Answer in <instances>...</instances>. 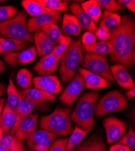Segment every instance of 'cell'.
<instances>
[{
    "label": "cell",
    "instance_id": "obj_1",
    "mask_svg": "<svg viewBox=\"0 0 135 151\" xmlns=\"http://www.w3.org/2000/svg\"><path fill=\"white\" fill-rule=\"evenodd\" d=\"M108 41L113 46L112 62L130 70L133 65L132 53L135 44V22L130 15H123L119 27L111 32Z\"/></svg>",
    "mask_w": 135,
    "mask_h": 151
},
{
    "label": "cell",
    "instance_id": "obj_2",
    "mask_svg": "<svg viewBox=\"0 0 135 151\" xmlns=\"http://www.w3.org/2000/svg\"><path fill=\"white\" fill-rule=\"evenodd\" d=\"M100 97V93L96 91L83 94L70 114L71 122L84 130L92 131L95 124V110Z\"/></svg>",
    "mask_w": 135,
    "mask_h": 151
},
{
    "label": "cell",
    "instance_id": "obj_3",
    "mask_svg": "<svg viewBox=\"0 0 135 151\" xmlns=\"http://www.w3.org/2000/svg\"><path fill=\"white\" fill-rule=\"evenodd\" d=\"M81 37L71 42L59 60V74L62 84L69 82L83 59Z\"/></svg>",
    "mask_w": 135,
    "mask_h": 151
},
{
    "label": "cell",
    "instance_id": "obj_4",
    "mask_svg": "<svg viewBox=\"0 0 135 151\" xmlns=\"http://www.w3.org/2000/svg\"><path fill=\"white\" fill-rule=\"evenodd\" d=\"M71 109L69 106H59L48 116H43L39 121V128L56 134L59 137H66L73 130L70 119Z\"/></svg>",
    "mask_w": 135,
    "mask_h": 151
},
{
    "label": "cell",
    "instance_id": "obj_5",
    "mask_svg": "<svg viewBox=\"0 0 135 151\" xmlns=\"http://www.w3.org/2000/svg\"><path fill=\"white\" fill-rule=\"evenodd\" d=\"M27 14L24 11L19 12L15 17L0 22V36L33 43V37L27 30Z\"/></svg>",
    "mask_w": 135,
    "mask_h": 151
},
{
    "label": "cell",
    "instance_id": "obj_6",
    "mask_svg": "<svg viewBox=\"0 0 135 151\" xmlns=\"http://www.w3.org/2000/svg\"><path fill=\"white\" fill-rule=\"evenodd\" d=\"M129 105V100L123 94L118 90H113L107 93L97 102L95 116L99 119L109 113L126 109Z\"/></svg>",
    "mask_w": 135,
    "mask_h": 151
},
{
    "label": "cell",
    "instance_id": "obj_7",
    "mask_svg": "<svg viewBox=\"0 0 135 151\" xmlns=\"http://www.w3.org/2000/svg\"><path fill=\"white\" fill-rule=\"evenodd\" d=\"M81 65L82 68L100 76L110 83L115 82L110 71L108 59L104 55L85 53Z\"/></svg>",
    "mask_w": 135,
    "mask_h": 151
},
{
    "label": "cell",
    "instance_id": "obj_8",
    "mask_svg": "<svg viewBox=\"0 0 135 151\" xmlns=\"http://www.w3.org/2000/svg\"><path fill=\"white\" fill-rule=\"evenodd\" d=\"M58 136L50 131L40 129L35 131L26 138L27 146L34 151H49L51 144Z\"/></svg>",
    "mask_w": 135,
    "mask_h": 151
},
{
    "label": "cell",
    "instance_id": "obj_9",
    "mask_svg": "<svg viewBox=\"0 0 135 151\" xmlns=\"http://www.w3.org/2000/svg\"><path fill=\"white\" fill-rule=\"evenodd\" d=\"M103 124L108 145L118 142L127 132V123L113 116L105 118Z\"/></svg>",
    "mask_w": 135,
    "mask_h": 151
},
{
    "label": "cell",
    "instance_id": "obj_10",
    "mask_svg": "<svg viewBox=\"0 0 135 151\" xmlns=\"http://www.w3.org/2000/svg\"><path fill=\"white\" fill-rule=\"evenodd\" d=\"M85 87L84 78L78 72L71 79L66 88L61 93L59 100L63 105L72 106Z\"/></svg>",
    "mask_w": 135,
    "mask_h": 151
},
{
    "label": "cell",
    "instance_id": "obj_11",
    "mask_svg": "<svg viewBox=\"0 0 135 151\" xmlns=\"http://www.w3.org/2000/svg\"><path fill=\"white\" fill-rule=\"evenodd\" d=\"M32 83L34 88L54 95L60 94L63 90V85L56 75L40 76L33 78Z\"/></svg>",
    "mask_w": 135,
    "mask_h": 151
},
{
    "label": "cell",
    "instance_id": "obj_12",
    "mask_svg": "<svg viewBox=\"0 0 135 151\" xmlns=\"http://www.w3.org/2000/svg\"><path fill=\"white\" fill-rule=\"evenodd\" d=\"M61 21V17L58 12L52 11L37 17H32L27 21V27L30 33H33L51 24H58Z\"/></svg>",
    "mask_w": 135,
    "mask_h": 151
},
{
    "label": "cell",
    "instance_id": "obj_13",
    "mask_svg": "<svg viewBox=\"0 0 135 151\" xmlns=\"http://www.w3.org/2000/svg\"><path fill=\"white\" fill-rule=\"evenodd\" d=\"M36 50L35 46H32L22 51L11 52L2 55L6 64L10 67H15L19 64H28L36 58Z\"/></svg>",
    "mask_w": 135,
    "mask_h": 151
},
{
    "label": "cell",
    "instance_id": "obj_14",
    "mask_svg": "<svg viewBox=\"0 0 135 151\" xmlns=\"http://www.w3.org/2000/svg\"><path fill=\"white\" fill-rule=\"evenodd\" d=\"M18 90V93L20 96V102L17 111V120L16 122L10 130V134L14 135L19 128L21 123L27 118L35 108V105L26 97L22 90Z\"/></svg>",
    "mask_w": 135,
    "mask_h": 151
},
{
    "label": "cell",
    "instance_id": "obj_15",
    "mask_svg": "<svg viewBox=\"0 0 135 151\" xmlns=\"http://www.w3.org/2000/svg\"><path fill=\"white\" fill-rule=\"evenodd\" d=\"M32 37L36 53L40 57H43L53 52L56 44L41 30H39L33 33Z\"/></svg>",
    "mask_w": 135,
    "mask_h": 151
},
{
    "label": "cell",
    "instance_id": "obj_16",
    "mask_svg": "<svg viewBox=\"0 0 135 151\" xmlns=\"http://www.w3.org/2000/svg\"><path fill=\"white\" fill-rule=\"evenodd\" d=\"M58 63L59 60L52 53L42 57L36 63L33 67V70L40 76L53 75L56 71Z\"/></svg>",
    "mask_w": 135,
    "mask_h": 151
},
{
    "label": "cell",
    "instance_id": "obj_17",
    "mask_svg": "<svg viewBox=\"0 0 135 151\" xmlns=\"http://www.w3.org/2000/svg\"><path fill=\"white\" fill-rule=\"evenodd\" d=\"M69 9L72 15L77 18L81 29L95 34L97 29L96 23L84 11L78 2L71 3L69 6Z\"/></svg>",
    "mask_w": 135,
    "mask_h": 151
},
{
    "label": "cell",
    "instance_id": "obj_18",
    "mask_svg": "<svg viewBox=\"0 0 135 151\" xmlns=\"http://www.w3.org/2000/svg\"><path fill=\"white\" fill-rule=\"evenodd\" d=\"M78 72L84 80L85 88L86 89L97 90L110 87L111 84L100 76L93 73L83 68H79Z\"/></svg>",
    "mask_w": 135,
    "mask_h": 151
},
{
    "label": "cell",
    "instance_id": "obj_19",
    "mask_svg": "<svg viewBox=\"0 0 135 151\" xmlns=\"http://www.w3.org/2000/svg\"><path fill=\"white\" fill-rule=\"evenodd\" d=\"M73 151H109L104 138L100 134L96 133L80 143Z\"/></svg>",
    "mask_w": 135,
    "mask_h": 151
},
{
    "label": "cell",
    "instance_id": "obj_20",
    "mask_svg": "<svg viewBox=\"0 0 135 151\" xmlns=\"http://www.w3.org/2000/svg\"><path fill=\"white\" fill-rule=\"evenodd\" d=\"M39 114L38 113L30 114L20 124L14 135L19 141L23 142L32 133L36 131Z\"/></svg>",
    "mask_w": 135,
    "mask_h": 151
},
{
    "label": "cell",
    "instance_id": "obj_21",
    "mask_svg": "<svg viewBox=\"0 0 135 151\" xmlns=\"http://www.w3.org/2000/svg\"><path fill=\"white\" fill-rule=\"evenodd\" d=\"M110 69L115 81L121 88L128 90L134 86V82L123 65L116 63L110 66Z\"/></svg>",
    "mask_w": 135,
    "mask_h": 151
},
{
    "label": "cell",
    "instance_id": "obj_22",
    "mask_svg": "<svg viewBox=\"0 0 135 151\" xmlns=\"http://www.w3.org/2000/svg\"><path fill=\"white\" fill-rule=\"evenodd\" d=\"M30 44L23 40L0 37V55L22 51L29 48Z\"/></svg>",
    "mask_w": 135,
    "mask_h": 151
},
{
    "label": "cell",
    "instance_id": "obj_23",
    "mask_svg": "<svg viewBox=\"0 0 135 151\" xmlns=\"http://www.w3.org/2000/svg\"><path fill=\"white\" fill-rule=\"evenodd\" d=\"M21 5L27 13L32 17L53 11L45 6L44 0H24L21 2Z\"/></svg>",
    "mask_w": 135,
    "mask_h": 151
},
{
    "label": "cell",
    "instance_id": "obj_24",
    "mask_svg": "<svg viewBox=\"0 0 135 151\" xmlns=\"http://www.w3.org/2000/svg\"><path fill=\"white\" fill-rule=\"evenodd\" d=\"M82 29L77 19L71 14L65 13L62 21L61 32L66 36H78L81 32Z\"/></svg>",
    "mask_w": 135,
    "mask_h": 151
},
{
    "label": "cell",
    "instance_id": "obj_25",
    "mask_svg": "<svg viewBox=\"0 0 135 151\" xmlns=\"http://www.w3.org/2000/svg\"><path fill=\"white\" fill-rule=\"evenodd\" d=\"M26 97L35 105L45 101L56 102V96L48 93L42 90L36 88L22 90Z\"/></svg>",
    "mask_w": 135,
    "mask_h": 151
},
{
    "label": "cell",
    "instance_id": "obj_26",
    "mask_svg": "<svg viewBox=\"0 0 135 151\" xmlns=\"http://www.w3.org/2000/svg\"><path fill=\"white\" fill-rule=\"evenodd\" d=\"M82 52L100 55H111L113 52V46L108 40L100 41L90 45H82Z\"/></svg>",
    "mask_w": 135,
    "mask_h": 151
},
{
    "label": "cell",
    "instance_id": "obj_27",
    "mask_svg": "<svg viewBox=\"0 0 135 151\" xmlns=\"http://www.w3.org/2000/svg\"><path fill=\"white\" fill-rule=\"evenodd\" d=\"M100 21V27L112 32L117 29L121 24V17L116 13L104 10Z\"/></svg>",
    "mask_w": 135,
    "mask_h": 151
},
{
    "label": "cell",
    "instance_id": "obj_28",
    "mask_svg": "<svg viewBox=\"0 0 135 151\" xmlns=\"http://www.w3.org/2000/svg\"><path fill=\"white\" fill-rule=\"evenodd\" d=\"M6 91L7 98V100H6L5 105L10 109L17 113L20 102V96L18 90L11 78L9 79Z\"/></svg>",
    "mask_w": 135,
    "mask_h": 151
},
{
    "label": "cell",
    "instance_id": "obj_29",
    "mask_svg": "<svg viewBox=\"0 0 135 151\" xmlns=\"http://www.w3.org/2000/svg\"><path fill=\"white\" fill-rule=\"evenodd\" d=\"M17 120V113L4 106L2 114L0 117V128L4 134H8L14 126Z\"/></svg>",
    "mask_w": 135,
    "mask_h": 151
},
{
    "label": "cell",
    "instance_id": "obj_30",
    "mask_svg": "<svg viewBox=\"0 0 135 151\" xmlns=\"http://www.w3.org/2000/svg\"><path fill=\"white\" fill-rule=\"evenodd\" d=\"M90 131H91L84 130L76 125L71 133L70 137L69 138L65 151H71L77 146L81 143L84 137Z\"/></svg>",
    "mask_w": 135,
    "mask_h": 151
},
{
    "label": "cell",
    "instance_id": "obj_31",
    "mask_svg": "<svg viewBox=\"0 0 135 151\" xmlns=\"http://www.w3.org/2000/svg\"><path fill=\"white\" fill-rule=\"evenodd\" d=\"M80 5L84 11L95 23L99 21L102 15V10L96 0H89V1H84Z\"/></svg>",
    "mask_w": 135,
    "mask_h": 151
},
{
    "label": "cell",
    "instance_id": "obj_32",
    "mask_svg": "<svg viewBox=\"0 0 135 151\" xmlns=\"http://www.w3.org/2000/svg\"><path fill=\"white\" fill-rule=\"evenodd\" d=\"M6 148L12 151H27L28 150L24 146L23 142L19 141L14 135L6 134L0 143Z\"/></svg>",
    "mask_w": 135,
    "mask_h": 151
},
{
    "label": "cell",
    "instance_id": "obj_33",
    "mask_svg": "<svg viewBox=\"0 0 135 151\" xmlns=\"http://www.w3.org/2000/svg\"><path fill=\"white\" fill-rule=\"evenodd\" d=\"M32 79L33 74L27 68H22L17 73V81L24 90L31 88L33 85Z\"/></svg>",
    "mask_w": 135,
    "mask_h": 151
},
{
    "label": "cell",
    "instance_id": "obj_34",
    "mask_svg": "<svg viewBox=\"0 0 135 151\" xmlns=\"http://www.w3.org/2000/svg\"><path fill=\"white\" fill-rule=\"evenodd\" d=\"M44 32L46 36L54 43H59L62 40L63 35L58 25L55 24H51L40 29Z\"/></svg>",
    "mask_w": 135,
    "mask_h": 151
},
{
    "label": "cell",
    "instance_id": "obj_35",
    "mask_svg": "<svg viewBox=\"0 0 135 151\" xmlns=\"http://www.w3.org/2000/svg\"><path fill=\"white\" fill-rule=\"evenodd\" d=\"M96 1L101 9H104L106 11L113 13L117 14L124 9L123 6L115 0H96Z\"/></svg>",
    "mask_w": 135,
    "mask_h": 151
},
{
    "label": "cell",
    "instance_id": "obj_36",
    "mask_svg": "<svg viewBox=\"0 0 135 151\" xmlns=\"http://www.w3.org/2000/svg\"><path fill=\"white\" fill-rule=\"evenodd\" d=\"M45 6L55 12H66L69 10V1L61 0H44Z\"/></svg>",
    "mask_w": 135,
    "mask_h": 151
},
{
    "label": "cell",
    "instance_id": "obj_37",
    "mask_svg": "<svg viewBox=\"0 0 135 151\" xmlns=\"http://www.w3.org/2000/svg\"><path fill=\"white\" fill-rule=\"evenodd\" d=\"M116 143L125 145L131 150L135 149V132L131 125L129 126L127 132L122 136Z\"/></svg>",
    "mask_w": 135,
    "mask_h": 151
},
{
    "label": "cell",
    "instance_id": "obj_38",
    "mask_svg": "<svg viewBox=\"0 0 135 151\" xmlns=\"http://www.w3.org/2000/svg\"><path fill=\"white\" fill-rule=\"evenodd\" d=\"M73 40V37L69 36L63 35L62 40L56 45L53 53L55 55L56 58L59 60L60 58L66 51V49L71 43Z\"/></svg>",
    "mask_w": 135,
    "mask_h": 151
},
{
    "label": "cell",
    "instance_id": "obj_39",
    "mask_svg": "<svg viewBox=\"0 0 135 151\" xmlns=\"http://www.w3.org/2000/svg\"><path fill=\"white\" fill-rule=\"evenodd\" d=\"M18 12V8L14 6H0V22L15 17Z\"/></svg>",
    "mask_w": 135,
    "mask_h": 151
},
{
    "label": "cell",
    "instance_id": "obj_40",
    "mask_svg": "<svg viewBox=\"0 0 135 151\" xmlns=\"http://www.w3.org/2000/svg\"><path fill=\"white\" fill-rule=\"evenodd\" d=\"M69 138H63L57 139L51 144L49 151H65Z\"/></svg>",
    "mask_w": 135,
    "mask_h": 151
},
{
    "label": "cell",
    "instance_id": "obj_41",
    "mask_svg": "<svg viewBox=\"0 0 135 151\" xmlns=\"http://www.w3.org/2000/svg\"><path fill=\"white\" fill-rule=\"evenodd\" d=\"M81 40L83 45H90L96 42V37L94 33L86 32L82 35Z\"/></svg>",
    "mask_w": 135,
    "mask_h": 151
},
{
    "label": "cell",
    "instance_id": "obj_42",
    "mask_svg": "<svg viewBox=\"0 0 135 151\" xmlns=\"http://www.w3.org/2000/svg\"><path fill=\"white\" fill-rule=\"evenodd\" d=\"M110 33H111V32H110L107 29L99 27H97L95 32V35L96 37L100 41H107L110 38Z\"/></svg>",
    "mask_w": 135,
    "mask_h": 151
},
{
    "label": "cell",
    "instance_id": "obj_43",
    "mask_svg": "<svg viewBox=\"0 0 135 151\" xmlns=\"http://www.w3.org/2000/svg\"><path fill=\"white\" fill-rule=\"evenodd\" d=\"M118 2L123 6L126 7L129 10H130L133 14L135 13V1L134 0H119Z\"/></svg>",
    "mask_w": 135,
    "mask_h": 151
},
{
    "label": "cell",
    "instance_id": "obj_44",
    "mask_svg": "<svg viewBox=\"0 0 135 151\" xmlns=\"http://www.w3.org/2000/svg\"><path fill=\"white\" fill-rule=\"evenodd\" d=\"M109 151H132V150L129 147L120 144H115L110 146L109 148Z\"/></svg>",
    "mask_w": 135,
    "mask_h": 151
},
{
    "label": "cell",
    "instance_id": "obj_45",
    "mask_svg": "<svg viewBox=\"0 0 135 151\" xmlns=\"http://www.w3.org/2000/svg\"><path fill=\"white\" fill-rule=\"evenodd\" d=\"M125 95L128 100L133 99L135 96V85L133 86L131 89L128 90V91L125 93Z\"/></svg>",
    "mask_w": 135,
    "mask_h": 151
},
{
    "label": "cell",
    "instance_id": "obj_46",
    "mask_svg": "<svg viewBox=\"0 0 135 151\" xmlns=\"http://www.w3.org/2000/svg\"><path fill=\"white\" fill-rule=\"evenodd\" d=\"M6 90H7L6 86L3 83L0 82V99L3 96Z\"/></svg>",
    "mask_w": 135,
    "mask_h": 151
},
{
    "label": "cell",
    "instance_id": "obj_47",
    "mask_svg": "<svg viewBox=\"0 0 135 151\" xmlns=\"http://www.w3.org/2000/svg\"><path fill=\"white\" fill-rule=\"evenodd\" d=\"M6 67L4 64V63L3 62V60L0 58V76H1L6 70Z\"/></svg>",
    "mask_w": 135,
    "mask_h": 151
},
{
    "label": "cell",
    "instance_id": "obj_48",
    "mask_svg": "<svg viewBox=\"0 0 135 151\" xmlns=\"http://www.w3.org/2000/svg\"><path fill=\"white\" fill-rule=\"evenodd\" d=\"M5 102H6V99L1 98V100H0V117H1V115L2 114Z\"/></svg>",
    "mask_w": 135,
    "mask_h": 151
},
{
    "label": "cell",
    "instance_id": "obj_49",
    "mask_svg": "<svg viewBox=\"0 0 135 151\" xmlns=\"http://www.w3.org/2000/svg\"><path fill=\"white\" fill-rule=\"evenodd\" d=\"M0 151H12V150L6 148L3 145H1V144H0ZM27 151H29V150H27Z\"/></svg>",
    "mask_w": 135,
    "mask_h": 151
},
{
    "label": "cell",
    "instance_id": "obj_50",
    "mask_svg": "<svg viewBox=\"0 0 135 151\" xmlns=\"http://www.w3.org/2000/svg\"><path fill=\"white\" fill-rule=\"evenodd\" d=\"M4 136V133L3 132V131L1 130V129L0 128V143H1L2 139H3V137Z\"/></svg>",
    "mask_w": 135,
    "mask_h": 151
},
{
    "label": "cell",
    "instance_id": "obj_51",
    "mask_svg": "<svg viewBox=\"0 0 135 151\" xmlns=\"http://www.w3.org/2000/svg\"><path fill=\"white\" fill-rule=\"evenodd\" d=\"M0 100H1V99H0Z\"/></svg>",
    "mask_w": 135,
    "mask_h": 151
}]
</instances>
